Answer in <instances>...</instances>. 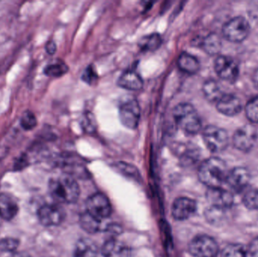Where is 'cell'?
I'll return each instance as SVG.
<instances>
[{"mask_svg": "<svg viewBox=\"0 0 258 257\" xmlns=\"http://www.w3.org/2000/svg\"><path fill=\"white\" fill-rule=\"evenodd\" d=\"M19 246V241L16 238H6L0 240V250L14 252Z\"/></svg>", "mask_w": 258, "mask_h": 257, "instance_id": "obj_31", "label": "cell"}, {"mask_svg": "<svg viewBox=\"0 0 258 257\" xmlns=\"http://www.w3.org/2000/svg\"><path fill=\"white\" fill-rule=\"evenodd\" d=\"M250 173L242 167H235L227 174L226 183L236 192H240L245 188L250 181Z\"/></svg>", "mask_w": 258, "mask_h": 257, "instance_id": "obj_14", "label": "cell"}, {"mask_svg": "<svg viewBox=\"0 0 258 257\" xmlns=\"http://www.w3.org/2000/svg\"><path fill=\"white\" fill-rule=\"evenodd\" d=\"M215 70L218 76L227 81H234L239 75V66L233 59L218 56L215 62Z\"/></svg>", "mask_w": 258, "mask_h": 257, "instance_id": "obj_10", "label": "cell"}, {"mask_svg": "<svg viewBox=\"0 0 258 257\" xmlns=\"http://www.w3.org/2000/svg\"><path fill=\"white\" fill-rule=\"evenodd\" d=\"M69 70L68 65L60 60H56L47 65L44 69V73L51 78L63 76Z\"/></svg>", "mask_w": 258, "mask_h": 257, "instance_id": "obj_24", "label": "cell"}, {"mask_svg": "<svg viewBox=\"0 0 258 257\" xmlns=\"http://www.w3.org/2000/svg\"><path fill=\"white\" fill-rule=\"evenodd\" d=\"M10 257H32L30 255L27 254V253L24 252H15L12 253Z\"/></svg>", "mask_w": 258, "mask_h": 257, "instance_id": "obj_36", "label": "cell"}, {"mask_svg": "<svg viewBox=\"0 0 258 257\" xmlns=\"http://www.w3.org/2000/svg\"><path fill=\"white\" fill-rule=\"evenodd\" d=\"M197 202L187 197H180L173 202L171 214L177 220H186L197 211Z\"/></svg>", "mask_w": 258, "mask_h": 257, "instance_id": "obj_13", "label": "cell"}, {"mask_svg": "<svg viewBox=\"0 0 258 257\" xmlns=\"http://www.w3.org/2000/svg\"><path fill=\"white\" fill-rule=\"evenodd\" d=\"M116 168L122 172L123 175H128L130 177H136L138 172H137L136 168L133 166L130 165V164H125L124 162L118 163L116 164Z\"/></svg>", "mask_w": 258, "mask_h": 257, "instance_id": "obj_33", "label": "cell"}, {"mask_svg": "<svg viewBox=\"0 0 258 257\" xmlns=\"http://www.w3.org/2000/svg\"><path fill=\"white\" fill-rule=\"evenodd\" d=\"M217 109L220 113L225 116H236L242 110V102L235 95L224 94L217 102Z\"/></svg>", "mask_w": 258, "mask_h": 257, "instance_id": "obj_15", "label": "cell"}, {"mask_svg": "<svg viewBox=\"0 0 258 257\" xmlns=\"http://www.w3.org/2000/svg\"><path fill=\"white\" fill-rule=\"evenodd\" d=\"M257 140V132L251 125L241 127L233 136L235 147L242 152L251 150Z\"/></svg>", "mask_w": 258, "mask_h": 257, "instance_id": "obj_11", "label": "cell"}, {"mask_svg": "<svg viewBox=\"0 0 258 257\" xmlns=\"http://www.w3.org/2000/svg\"><path fill=\"white\" fill-rule=\"evenodd\" d=\"M98 247L89 238H81L76 244L74 257H98Z\"/></svg>", "mask_w": 258, "mask_h": 257, "instance_id": "obj_20", "label": "cell"}, {"mask_svg": "<svg viewBox=\"0 0 258 257\" xmlns=\"http://www.w3.org/2000/svg\"><path fill=\"white\" fill-rule=\"evenodd\" d=\"M21 125L26 131L33 130L37 125V119L34 113L30 110L24 112L21 119Z\"/></svg>", "mask_w": 258, "mask_h": 257, "instance_id": "obj_29", "label": "cell"}, {"mask_svg": "<svg viewBox=\"0 0 258 257\" xmlns=\"http://www.w3.org/2000/svg\"><path fill=\"white\" fill-rule=\"evenodd\" d=\"M253 81H254V84L257 86L258 89V68L256 69L255 72L254 73V76H253Z\"/></svg>", "mask_w": 258, "mask_h": 257, "instance_id": "obj_37", "label": "cell"}, {"mask_svg": "<svg viewBox=\"0 0 258 257\" xmlns=\"http://www.w3.org/2000/svg\"><path fill=\"white\" fill-rule=\"evenodd\" d=\"M45 51L50 55H52L57 51V45L54 41H48L45 45Z\"/></svg>", "mask_w": 258, "mask_h": 257, "instance_id": "obj_35", "label": "cell"}, {"mask_svg": "<svg viewBox=\"0 0 258 257\" xmlns=\"http://www.w3.org/2000/svg\"><path fill=\"white\" fill-rule=\"evenodd\" d=\"M247 253L251 257H258V238L251 241L247 249Z\"/></svg>", "mask_w": 258, "mask_h": 257, "instance_id": "obj_34", "label": "cell"}, {"mask_svg": "<svg viewBox=\"0 0 258 257\" xmlns=\"http://www.w3.org/2000/svg\"><path fill=\"white\" fill-rule=\"evenodd\" d=\"M247 249L242 244H228L221 252V257H246Z\"/></svg>", "mask_w": 258, "mask_h": 257, "instance_id": "obj_26", "label": "cell"}, {"mask_svg": "<svg viewBox=\"0 0 258 257\" xmlns=\"http://www.w3.org/2000/svg\"><path fill=\"white\" fill-rule=\"evenodd\" d=\"M227 172L224 161L217 157L205 160L199 168V179L209 188H219L226 183Z\"/></svg>", "mask_w": 258, "mask_h": 257, "instance_id": "obj_2", "label": "cell"}, {"mask_svg": "<svg viewBox=\"0 0 258 257\" xmlns=\"http://www.w3.org/2000/svg\"><path fill=\"white\" fill-rule=\"evenodd\" d=\"M244 205L250 210L258 209V189L248 190L244 195L242 199Z\"/></svg>", "mask_w": 258, "mask_h": 257, "instance_id": "obj_27", "label": "cell"}, {"mask_svg": "<svg viewBox=\"0 0 258 257\" xmlns=\"http://www.w3.org/2000/svg\"><path fill=\"white\" fill-rule=\"evenodd\" d=\"M80 223L81 227L91 234L98 233L102 231L107 230L110 226L106 223V221H103L92 217L86 211L80 216Z\"/></svg>", "mask_w": 258, "mask_h": 257, "instance_id": "obj_19", "label": "cell"}, {"mask_svg": "<svg viewBox=\"0 0 258 257\" xmlns=\"http://www.w3.org/2000/svg\"><path fill=\"white\" fill-rule=\"evenodd\" d=\"M202 47L207 54L215 55L221 51V40L216 33H210L202 42Z\"/></svg>", "mask_w": 258, "mask_h": 257, "instance_id": "obj_23", "label": "cell"}, {"mask_svg": "<svg viewBox=\"0 0 258 257\" xmlns=\"http://www.w3.org/2000/svg\"><path fill=\"white\" fill-rule=\"evenodd\" d=\"M250 26L242 17H236L224 24L222 29L224 37L232 42H241L248 37Z\"/></svg>", "mask_w": 258, "mask_h": 257, "instance_id": "obj_6", "label": "cell"}, {"mask_svg": "<svg viewBox=\"0 0 258 257\" xmlns=\"http://www.w3.org/2000/svg\"><path fill=\"white\" fill-rule=\"evenodd\" d=\"M162 44V38L159 33H152L144 36L139 41V46L144 51H154L157 50Z\"/></svg>", "mask_w": 258, "mask_h": 257, "instance_id": "obj_25", "label": "cell"}, {"mask_svg": "<svg viewBox=\"0 0 258 257\" xmlns=\"http://www.w3.org/2000/svg\"><path fill=\"white\" fill-rule=\"evenodd\" d=\"M177 66L180 70L188 74L197 73L200 69V63L198 59L186 52L180 54L177 59Z\"/></svg>", "mask_w": 258, "mask_h": 257, "instance_id": "obj_21", "label": "cell"}, {"mask_svg": "<svg viewBox=\"0 0 258 257\" xmlns=\"http://www.w3.org/2000/svg\"><path fill=\"white\" fill-rule=\"evenodd\" d=\"M141 114V107L135 98H128L119 105V119L121 123L128 129L134 130L138 128Z\"/></svg>", "mask_w": 258, "mask_h": 257, "instance_id": "obj_5", "label": "cell"}, {"mask_svg": "<svg viewBox=\"0 0 258 257\" xmlns=\"http://www.w3.org/2000/svg\"><path fill=\"white\" fill-rule=\"evenodd\" d=\"M119 87L129 91H139L143 88L142 78L138 72L132 69L125 71L117 81Z\"/></svg>", "mask_w": 258, "mask_h": 257, "instance_id": "obj_16", "label": "cell"}, {"mask_svg": "<svg viewBox=\"0 0 258 257\" xmlns=\"http://www.w3.org/2000/svg\"><path fill=\"white\" fill-rule=\"evenodd\" d=\"M18 212L16 200L7 193L0 194V218L11 220L15 218Z\"/></svg>", "mask_w": 258, "mask_h": 257, "instance_id": "obj_17", "label": "cell"}, {"mask_svg": "<svg viewBox=\"0 0 258 257\" xmlns=\"http://www.w3.org/2000/svg\"><path fill=\"white\" fill-rule=\"evenodd\" d=\"M81 125L86 132L92 133L95 131V130L96 129V122H95L93 114L88 112L86 114L83 115Z\"/></svg>", "mask_w": 258, "mask_h": 257, "instance_id": "obj_30", "label": "cell"}, {"mask_svg": "<svg viewBox=\"0 0 258 257\" xmlns=\"http://www.w3.org/2000/svg\"><path fill=\"white\" fill-rule=\"evenodd\" d=\"M203 91L206 99L210 102H218L224 95L218 81L213 79L208 80L204 83Z\"/></svg>", "mask_w": 258, "mask_h": 257, "instance_id": "obj_22", "label": "cell"}, {"mask_svg": "<svg viewBox=\"0 0 258 257\" xmlns=\"http://www.w3.org/2000/svg\"><path fill=\"white\" fill-rule=\"evenodd\" d=\"M82 79L90 85L95 84L98 81V76L96 71L95 70V68L92 66H88L82 75Z\"/></svg>", "mask_w": 258, "mask_h": 257, "instance_id": "obj_32", "label": "cell"}, {"mask_svg": "<svg viewBox=\"0 0 258 257\" xmlns=\"http://www.w3.org/2000/svg\"><path fill=\"white\" fill-rule=\"evenodd\" d=\"M177 126L188 134H197L202 128V122L199 113L192 104L180 103L172 111Z\"/></svg>", "mask_w": 258, "mask_h": 257, "instance_id": "obj_3", "label": "cell"}, {"mask_svg": "<svg viewBox=\"0 0 258 257\" xmlns=\"http://www.w3.org/2000/svg\"><path fill=\"white\" fill-rule=\"evenodd\" d=\"M101 253L104 257H128L129 250L122 241L110 238L104 243Z\"/></svg>", "mask_w": 258, "mask_h": 257, "instance_id": "obj_18", "label": "cell"}, {"mask_svg": "<svg viewBox=\"0 0 258 257\" xmlns=\"http://www.w3.org/2000/svg\"><path fill=\"white\" fill-rule=\"evenodd\" d=\"M207 200L210 203L211 207L218 209L225 210L233 205L234 198L231 192L224 189L209 188L206 193Z\"/></svg>", "mask_w": 258, "mask_h": 257, "instance_id": "obj_12", "label": "cell"}, {"mask_svg": "<svg viewBox=\"0 0 258 257\" xmlns=\"http://www.w3.org/2000/svg\"><path fill=\"white\" fill-rule=\"evenodd\" d=\"M203 140L209 150L212 152L224 151L228 146V134L219 127L209 125L203 133Z\"/></svg>", "mask_w": 258, "mask_h": 257, "instance_id": "obj_7", "label": "cell"}, {"mask_svg": "<svg viewBox=\"0 0 258 257\" xmlns=\"http://www.w3.org/2000/svg\"><path fill=\"white\" fill-rule=\"evenodd\" d=\"M48 190L52 199L58 203H75L80 197L78 184L74 178L68 175L51 179Z\"/></svg>", "mask_w": 258, "mask_h": 257, "instance_id": "obj_1", "label": "cell"}, {"mask_svg": "<svg viewBox=\"0 0 258 257\" xmlns=\"http://www.w3.org/2000/svg\"><path fill=\"white\" fill-rule=\"evenodd\" d=\"M65 212L57 205H45L38 211V218L45 226H57L64 220Z\"/></svg>", "mask_w": 258, "mask_h": 257, "instance_id": "obj_9", "label": "cell"}, {"mask_svg": "<svg viewBox=\"0 0 258 257\" xmlns=\"http://www.w3.org/2000/svg\"><path fill=\"white\" fill-rule=\"evenodd\" d=\"M112 207L107 196L102 193H95L86 202V212L92 217L106 221L111 214Z\"/></svg>", "mask_w": 258, "mask_h": 257, "instance_id": "obj_8", "label": "cell"}, {"mask_svg": "<svg viewBox=\"0 0 258 257\" xmlns=\"http://www.w3.org/2000/svg\"><path fill=\"white\" fill-rule=\"evenodd\" d=\"M246 116L253 123H258V96L250 100L245 107Z\"/></svg>", "mask_w": 258, "mask_h": 257, "instance_id": "obj_28", "label": "cell"}, {"mask_svg": "<svg viewBox=\"0 0 258 257\" xmlns=\"http://www.w3.org/2000/svg\"><path fill=\"white\" fill-rule=\"evenodd\" d=\"M189 251L194 257H217L219 247L212 237L200 235L192 238L189 242Z\"/></svg>", "mask_w": 258, "mask_h": 257, "instance_id": "obj_4", "label": "cell"}]
</instances>
